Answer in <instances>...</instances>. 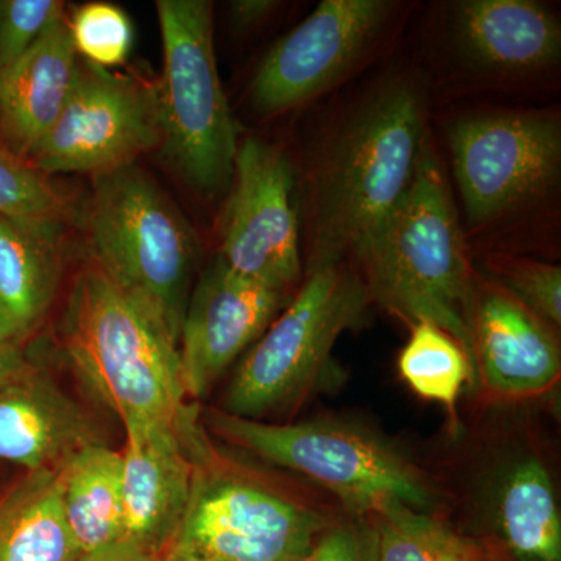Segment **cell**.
Here are the masks:
<instances>
[{
    "label": "cell",
    "mask_w": 561,
    "mask_h": 561,
    "mask_svg": "<svg viewBox=\"0 0 561 561\" xmlns=\"http://www.w3.org/2000/svg\"><path fill=\"white\" fill-rule=\"evenodd\" d=\"M415 81H387L351 113L321 158L313 190L311 268L359 261L412 186L426 144Z\"/></svg>",
    "instance_id": "cell-1"
},
{
    "label": "cell",
    "mask_w": 561,
    "mask_h": 561,
    "mask_svg": "<svg viewBox=\"0 0 561 561\" xmlns=\"http://www.w3.org/2000/svg\"><path fill=\"white\" fill-rule=\"evenodd\" d=\"M357 264L371 301L412 327L430 321L442 328L476 370L470 324L474 283L451 190L427 140L412 186Z\"/></svg>",
    "instance_id": "cell-2"
},
{
    "label": "cell",
    "mask_w": 561,
    "mask_h": 561,
    "mask_svg": "<svg viewBox=\"0 0 561 561\" xmlns=\"http://www.w3.org/2000/svg\"><path fill=\"white\" fill-rule=\"evenodd\" d=\"M61 342L81 381L121 421L173 419L187 408L179 342L99 268L73 280Z\"/></svg>",
    "instance_id": "cell-3"
},
{
    "label": "cell",
    "mask_w": 561,
    "mask_h": 561,
    "mask_svg": "<svg viewBox=\"0 0 561 561\" xmlns=\"http://www.w3.org/2000/svg\"><path fill=\"white\" fill-rule=\"evenodd\" d=\"M94 267L180 341L198 242L186 217L135 164L94 176L87 216Z\"/></svg>",
    "instance_id": "cell-4"
},
{
    "label": "cell",
    "mask_w": 561,
    "mask_h": 561,
    "mask_svg": "<svg viewBox=\"0 0 561 561\" xmlns=\"http://www.w3.org/2000/svg\"><path fill=\"white\" fill-rule=\"evenodd\" d=\"M162 39L161 147L194 190L219 194L232 181L238 130L214 50L206 0H157Z\"/></svg>",
    "instance_id": "cell-5"
},
{
    "label": "cell",
    "mask_w": 561,
    "mask_h": 561,
    "mask_svg": "<svg viewBox=\"0 0 561 561\" xmlns=\"http://www.w3.org/2000/svg\"><path fill=\"white\" fill-rule=\"evenodd\" d=\"M370 295L346 262L308 271L294 301L257 339L225 391L224 412L257 420L305 398L331 376L332 348L359 327Z\"/></svg>",
    "instance_id": "cell-6"
},
{
    "label": "cell",
    "mask_w": 561,
    "mask_h": 561,
    "mask_svg": "<svg viewBox=\"0 0 561 561\" xmlns=\"http://www.w3.org/2000/svg\"><path fill=\"white\" fill-rule=\"evenodd\" d=\"M208 424L232 445L331 490L354 515H371L389 500L413 508L431 504L430 486L411 461L389 443L350 424H272L224 411L209 412Z\"/></svg>",
    "instance_id": "cell-7"
},
{
    "label": "cell",
    "mask_w": 561,
    "mask_h": 561,
    "mask_svg": "<svg viewBox=\"0 0 561 561\" xmlns=\"http://www.w3.org/2000/svg\"><path fill=\"white\" fill-rule=\"evenodd\" d=\"M194 483L172 545L208 561H308L327 519L220 470L210 446L191 454Z\"/></svg>",
    "instance_id": "cell-8"
},
{
    "label": "cell",
    "mask_w": 561,
    "mask_h": 561,
    "mask_svg": "<svg viewBox=\"0 0 561 561\" xmlns=\"http://www.w3.org/2000/svg\"><path fill=\"white\" fill-rule=\"evenodd\" d=\"M161 142L158 84L81 60L65 110L28 161L47 176H98L135 164Z\"/></svg>",
    "instance_id": "cell-9"
},
{
    "label": "cell",
    "mask_w": 561,
    "mask_h": 561,
    "mask_svg": "<svg viewBox=\"0 0 561 561\" xmlns=\"http://www.w3.org/2000/svg\"><path fill=\"white\" fill-rule=\"evenodd\" d=\"M454 173L472 225L538 197L560 175L561 128L541 113L467 117L449 131Z\"/></svg>",
    "instance_id": "cell-10"
},
{
    "label": "cell",
    "mask_w": 561,
    "mask_h": 561,
    "mask_svg": "<svg viewBox=\"0 0 561 561\" xmlns=\"http://www.w3.org/2000/svg\"><path fill=\"white\" fill-rule=\"evenodd\" d=\"M219 257L232 272L286 291L301 278L294 169L271 144L249 138L236 153Z\"/></svg>",
    "instance_id": "cell-11"
},
{
    "label": "cell",
    "mask_w": 561,
    "mask_h": 561,
    "mask_svg": "<svg viewBox=\"0 0 561 561\" xmlns=\"http://www.w3.org/2000/svg\"><path fill=\"white\" fill-rule=\"evenodd\" d=\"M393 5L386 0H323L268 50L250 84V102L275 116L330 90L378 39Z\"/></svg>",
    "instance_id": "cell-12"
},
{
    "label": "cell",
    "mask_w": 561,
    "mask_h": 561,
    "mask_svg": "<svg viewBox=\"0 0 561 561\" xmlns=\"http://www.w3.org/2000/svg\"><path fill=\"white\" fill-rule=\"evenodd\" d=\"M286 291L232 272L219 256L203 273L181 323V378L187 397L203 398L243 350L271 327Z\"/></svg>",
    "instance_id": "cell-13"
},
{
    "label": "cell",
    "mask_w": 561,
    "mask_h": 561,
    "mask_svg": "<svg viewBox=\"0 0 561 561\" xmlns=\"http://www.w3.org/2000/svg\"><path fill=\"white\" fill-rule=\"evenodd\" d=\"M191 405L173 419H130L122 451L124 541L160 557L175 540L194 483L184 438Z\"/></svg>",
    "instance_id": "cell-14"
},
{
    "label": "cell",
    "mask_w": 561,
    "mask_h": 561,
    "mask_svg": "<svg viewBox=\"0 0 561 561\" xmlns=\"http://www.w3.org/2000/svg\"><path fill=\"white\" fill-rule=\"evenodd\" d=\"M471 339L476 376L502 398L534 397L551 389L560 376L559 341L500 286H474Z\"/></svg>",
    "instance_id": "cell-15"
},
{
    "label": "cell",
    "mask_w": 561,
    "mask_h": 561,
    "mask_svg": "<svg viewBox=\"0 0 561 561\" xmlns=\"http://www.w3.org/2000/svg\"><path fill=\"white\" fill-rule=\"evenodd\" d=\"M94 443H103L98 424L31 362L0 387V461L58 470Z\"/></svg>",
    "instance_id": "cell-16"
},
{
    "label": "cell",
    "mask_w": 561,
    "mask_h": 561,
    "mask_svg": "<svg viewBox=\"0 0 561 561\" xmlns=\"http://www.w3.org/2000/svg\"><path fill=\"white\" fill-rule=\"evenodd\" d=\"M68 18L51 24L24 57L0 72V142L31 160L60 117L80 72Z\"/></svg>",
    "instance_id": "cell-17"
},
{
    "label": "cell",
    "mask_w": 561,
    "mask_h": 561,
    "mask_svg": "<svg viewBox=\"0 0 561 561\" xmlns=\"http://www.w3.org/2000/svg\"><path fill=\"white\" fill-rule=\"evenodd\" d=\"M457 49L471 65L530 72L559 60V21L531 0H461L449 9Z\"/></svg>",
    "instance_id": "cell-18"
},
{
    "label": "cell",
    "mask_w": 561,
    "mask_h": 561,
    "mask_svg": "<svg viewBox=\"0 0 561 561\" xmlns=\"http://www.w3.org/2000/svg\"><path fill=\"white\" fill-rule=\"evenodd\" d=\"M58 230L0 216V330L18 345L36 331L57 297L62 272Z\"/></svg>",
    "instance_id": "cell-19"
},
{
    "label": "cell",
    "mask_w": 561,
    "mask_h": 561,
    "mask_svg": "<svg viewBox=\"0 0 561 561\" xmlns=\"http://www.w3.org/2000/svg\"><path fill=\"white\" fill-rule=\"evenodd\" d=\"M57 470L25 471L0 490V561H77Z\"/></svg>",
    "instance_id": "cell-20"
},
{
    "label": "cell",
    "mask_w": 561,
    "mask_h": 561,
    "mask_svg": "<svg viewBox=\"0 0 561 561\" xmlns=\"http://www.w3.org/2000/svg\"><path fill=\"white\" fill-rule=\"evenodd\" d=\"M66 522L81 552L124 541L122 454L94 443L57 470Z\"/></svg>",
    "instance_id": "cell-21"
},
{
    "label": "cell",
    "mask_w": 561,
    "mask_h": 561,
    "mask_svg": "<svg viewBox=\"0 0 561 561\" xmlns=\"http://www.w3.org/2000/svg\"><path fill=\"white\" fill-rule=\"evenodd\" d=\"M497 523L519 561H561V518L549 472L540 460L518 461L502 483Z\"/></svg>",
    "instance_id": "cell-22"
},
{
    "label": "cell",
    "mask_w": 561,
    "mask_h": 561,
    "mask_svg": "<svg viewBox=\"0 0 561 561\" xmlns=\"http://www.w3.org/2000/svg\"><path fill=\"white\" fill-rule=\"evenodd\" d=\"M368 518L378 561H457L486 556L479 542L398 500L383 502Z\"/></svg>",
    "instance_id": "cell-23"
},
{
    "label": "cell",
    "mask_w": 561,
    "mask_h": 561,
    "mask_svg": "<svg viewBox=\"0 0 561 561\" xmlns=\"http://www.w3.org/2000/svg\"><path fill=\"white\" fill-rule=\"evenodd\" d=\"M402 379L424 400L440 402L457 424V400L468 382H476L470 357L448 332L430 321L413 324L411 339L398 359Z\"/></svg>",
    "instance_id": "cell-24"
},
{
    "label": "cell",
    "mask_w": 561,
    "mask_h": 561,
    "mask_svg": "<svg viewBox=\"0 0 561 561\" xmlns=\"http://www.w3.org/2000/svg\"><path fill=\"white\" fill-rule=\"evenodd\" d=\"M69 198L31 161L0 142V216L32 227L61 228Z\"/></svg>",
    "instance_id": "cell-25"
},
{
    "label": "cell",
    "mask_w": 561,
    "mask_h": 561,
    "mask_svg": "<svg viewBox=\"0 0 561 561\" xmlns=\"http://www.w3.org/2000/svg\"><path fill=\"white\" fill-rule=\"evenodd\" d=\"M70 38L81 60L98 68L124 65L133 47V25L124 10L108 2H91L68 18Z\"/></svg>",
    "instance_id": "cell-26"
},
{
    "label": "cell",
    "mask_w": 561,
    "mask_h": 561,
    "mask_svg": "<svg viewBox=\"0 0 561 561\" xmlns=\"http://www.w3.org/2000/svg\"><path fill=\"white\" fill-rule=\"evenodd\" d=\"M61 16L60 0H0V72L24 57Z\"/></svg>",
    "instance_id": "cell-27"
},
{
    "label": "cell",
    "mask_w": 561,
    "mask_h": 561,
    "mask_svg": "<svg viewBox=\"0 0 561 561\" xmlns=\"http://www.w3.org/2000/svg\"><path fill=\"white\" fill-rule=\"evenodd\" d=\"M502 289L508 291L524 308L548 323H561V268L559 265L530 260H512L497 268Z\"/></svg>",
    "instance_id": "cell-28"
},
{
    "label": "cell",
    "mask_w": 561,
    "mask_h": 561,
    "mask_svg": "<svg viewBox=\"0 0 561 561\" xmlns=\"http://www.w3.org/2000/svg\"><path fill=\"white\" fill-rule=\"evenodd\" d=\"M308 561H378L370 522L343 523L320 535Z\"/></svg>",
    "instance_id": "cell-29"
},
{
    "label": "cell",
    "mask_w": 561,
    "mask_h": 561,
    "mask_svg": "<svg viewBox=\"0 0 561 561\" xmlns=\"http://www.w3.org/2000/svg\"><path fill=\"white\" fill-rule=\"evenodd\" d=\"M278 5L273 0H234L230 3V20L239 31H247L267 20Z\"/></svg>",
    "instance_id": "cell-30"
},
{
    "label": "cell",
    "mask_w": 561,
    "mask_h": 561,
    "mask_svg": "<svg viewBox=\"0 0 561 561\" xmlns=\"http://www.w3.org/2000/svg\"><path fill=\"white\" fill-rule=\"evenodd\" d=\"M77 561H158V557L136 548L131 542L119 541L83 553Z\"/></svg>",
    "instance_id": "cell-31"
},
{
    "label": "cell",
    "mask_w": 561,
    "mask_h": 561,
    "mask_svg": "<svg viewBox=\"0 0 561 561\" xmlns=\"http://www.w3.org/2000/svg\"><path fill=\"white\" fill-rule=\"evenodd\" d=\"M27 364L22 346L0 330V387L11 381Z\"/></svg>",
    "instance_id": "cell-32"
},
{
    "label": "cell",
    "mask_w": 561,
    "mask_h": 561,
    "mask_svg": "<svg viewBox=\"0 0 561 561\" xmlns=\"http://www.w3.org/2000/svg\"><path fill=\"white\" fill-rule=\"evenodd\" d=\"M158 561H208L202 559V557L195 556L186 549L180 548V546L171 545L165 549L162 556L158 557Z\"/></svg>",
    "instance_id": "cell-33"
},
{
    "label": "cell",
    "mask_w": 561,
    "mask_h": 561,
    "mask_svg": "<svg viewBox=\"0 0 561 561\" xmlns=\"http://www.w3.org/2000/svg\"><path fill=\"white\" fill-rule=\"evenodd\" d=\"M457 561H491L486 556H474V557H465V559H460Z\"/></svg>",
    "instance_id": "cell-34"
}]
</instances>
